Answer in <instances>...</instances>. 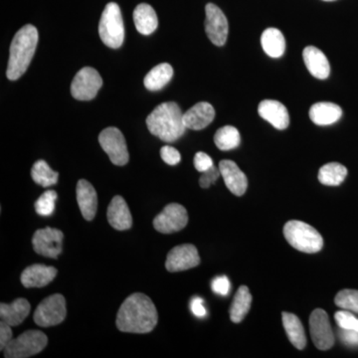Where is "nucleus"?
<instances>
[{
	"label": "nucleus",
	"mask_w": 358,
	"mask_h": 358,
	"mask_svg": "<svg viewBox=\"0 0 358 358\" xmlns=\"http://www.w3.org/2000/svg\"><path fill=\"white\" fill-rule=\"evenodd\" d=\"M284 236L288 243L303 253H317L324 247V239L319 231L299 220H292L284 226Z\"/></svg>",
	"instance_id": "20e7f679"
},
{
	"label": "nucleus",
	"mask_w": 358,
	"mask_h": 358,
	"mask_svg": "<svg viewBox=\"0 0 358 358\" xmlns=\"http://www.w3.org/2000/svg\"><path fill=\"white\" fill-rule=\"evenodd\" d=\"M31 178L37 185L49 187L58 182L59 173L54 171L45 160H37L32 166Z\"/></svg>",
	"instance_id": "c756f323"
},
{
	"label": "nucleus",
	"mask_w": 358,
	"mask_h": 358,
	"mask_svg": "<svg viewBox=\"0 0 358 358\" xmlns=\"http://www.w3.org/2000/svg\"><path fill=\"white\" fill-rule=\"evenodd\" d=\"M48 338L46 334L40 331H25L16 338H13L4 348L6 358H27L38 355L46 348Z\"/></svg>",
	"instance_id": "423d86ee"
},
{
	"label": "nucleus",
	"mask_w": 358,
	"mask_h": 358,
	"mask_svg": "<svg viewBox=\"0 0 358 358\" xmlns=\"http://www.w3.org/2000/svg\"><path fill=\"white\" fill-rule=\"evenodd\" d=\"M348 176V169L338 162H329L320 167L319 180L327 186H338Z\"/></svg>",
	"instance_id": "c85d7f7f"
},
{
	"label": "nucleus",
	"mask_w": 358,
	"mask_h": 358,
	"mask_svg": "<svg viewBox=\"0 0 358 358\" xmlns=\"http://www.w3.org/2000/svg\"><path fill=\"white\" fill-rule=\"evenodd\" d=\"M220 176V169L213 166L208 171L202 173L201 178L199 179V185L202 188L210 187L212 185H214L217 181Z\"/></svg>",
	"instance_id": "e433bc0d"
},
{
	"label": "nucleus",
	"mask_w": 358,
	"mask_h": 358,
	"mask_svg": "<svg viewBox=\"0 0 358 358\" xmlns=\"http://www.w3.org/2000/svg\"><path fill=\"white\" fill-rule=\"evenodd\" d=\"M13 336L11 326L1 320V322H0V350H4L6 345L13 341Z\"/></svg>",
	"instance_id": "58836bf2"
},
{
	"label": "nucleus",
	"mask_w": 358,
	"mask_h": 358,
	"mask_svg": "<svg viewBox=\"0 0 358 358\" xmlns=\"http://www.w3.org/2000/svg\"><path fill=\"white\" fill-rule=\"evenodd\" d=\"M99 34L103 44L117 49L124 43V27L121 8L115 2L106 6L99 23Z\"/></svg>",
	"instance_id": "39448f33"
},
{
	"label": "nucleus",
	"mask_w": 358,
	"mask_h": 358,
	"mask_svg": "<svg viewBox=\"0 0 358 358\" xmlns=\"http://www.w3.org/2000/svg\"><path fill=\"white\" fill-rule=\"evenodd\" d=\"M263 50L272 58H280L284 55L286 41L284 35L277 28H268L261 36Z\"/></svg>",
	"instance_id": "a878e982"
},
{
	"label": "nucleus",
	"mask_w": 358,
	"mask_h": 358,
	"mask_svg": "<svg viewBox=\"0 0 358 358\" xmlns=\"http://www.w3.org/2000/svg\"><path fill=\"white\" fill-rule=\"evenodd\" d=\"M334 319L339 329L358 331V319L350 310H343L336 312Z\"/></svg>",
	"instance_id": "72a5a7b5"
},
{
	"label": "nucleus",
	"mask_w": 358,
	"mask_h": 358,
	"mask_svg": "<svg viewBox=\"0 0 358 358\" xmlns=\"http://www.w3.org/2000/svg\"><path fill=\"white\" fill-rule=\"evenodd\" d=\"M258 113L262 119L270 122L277 129H286L289 124L287 108L275 100H264L259 103Z\"/></svg>",
	"instance_id": "f3484780"
},
{
	"label": "nucleus",
	"mask_w": 358,
	"mask_h": 358,
	"mask_svg": "<svg viewBox=\"0 0 358 358\" xmlns=\"http://www.w3.org/2000/svg\"><path fill=\"white\" fill-rule=\"evenodd\" d=\"M214 143L220 150H231L239 147L241 136L239 131L232 126L219 129L214 136Z\"/></svg>",
	"instance_id": "7c9ffc66"
},
{
	"label": "nucleus",
	"mask_w": 358,
	"mask_h": 358,
	"mask_svg": "<svg viewBox=\"0 0 358 358\" xmlns=\"http://www.w3.org/2000/svg\"><path fill=\"white\" fill-rule=\"evenodd\" d=\"M334 303L343 310L358 313V291L343 289L336 294Z\"/></svg>",
	"instance_id": "473e14b6"
},
{
	"label": "nucleus",
	"mask_w": 358,
	"mask_h": 358,
	"mask_svg": "<svg viewBox=\"0 0 358 358\" xmlns=\"http://www.w3.org/2000/svg\"><path fill=\"white\" fill-rule=\"evenodd\" d=\"M102 86L103 79L98 71L94 68L85 67L73 79L71 94L76 100H93Z\"/></svg>",
	"instance_id": "6e6552de"
},
{
	"label": "nucleus",
	"mask_w": 358,
	"mask_h": 358,
	"mask_svg": "<svg viewBox=\"0 0 358 358\" xmlns=\"http://www.w3.org/2000/svg\"><path fill=\"white\" fill-rule=\"evenodd\" d=\"M310 333L313 345L320 350H329L334 345V336L329 315L322 308L313 310L310 317Z\"/></svg>",
	"instance_id": "9b49d317"
},
{
	"label": "nucleus",
	"mask_w": 358,
	"mask_h": 358,
	"mask_svg": "<svg viewBox=\"0 0 358 358\" xmlns=\"http://www.w3.org/2000/svg\"><path fill=\"white\" fill-rule=\"evenodd\" d=\"M38 44V31L31 24L23 26L13 37L9 50L6 76L11 81L20 79L29 67Z\"/></svg>",
	"instance_id": "f03ea898"
},
{
	"label": "nucleus",
	"mask_w": 358,
	"mask_h": 358,
	"mask_svg": "<svg viewBox=\"0 0 358 358\" xmlns=\"http://www.w3.org/2000/svg\"><path fill=\"white\" fill-rule=\"evenodd\" d=\"M324 1H334V0H324Z\"/></svg>",
	"instance_id": "79ce46f5"
},
{
	"label": "nucleus",
	"mask_w": 358,
	"mask_h": 358,
	"mask_svg": "<svg viewBox=\"0 0 358 358\" xmlns=\"http://www.w3.org/2000/svg\"><path fill=\"white\" fill-rule=\"evenodd\" d=\"M188 223L187 211L182 205L171 203L154 219L155 229L162 234H173L186 227Z\"/></svg>",
	"instance_id": "9d476101"
},
{
	"label": "nucleus",
	"mask_w": 358,
	"mask_h": 358,
	"mask_svg": "<svg viewBox=\"0 0 358 358\" xmlns=\"http://www.w3.org/2000/svg\"><path fill=\"white\" fill-rule=\"evenodd\" d=\"M76 194L82 215L87 221L93 220L98 209V195L95 188L89 181L80 179L77 183Z\"/></svg>",
	"instance_id": "a211bd4d"
},
{
	"label": "nucleus",
	"mask_w": 358,
	"mask_h": 358,
	"mask_svg": "<svg viewBox=\"0 0 358 358\" xmlns=\"http://www.w3.org/2000/svg\"><path fill=\"white\" fill-rule=\"evenodd\" d=\"M159 315L152 301L145 294L136 293L122 303L117 324L122 333L148 334L157 327Z\"/></svg>",
	"instance_id": "f257e3e1"
},
{
	"label": "nucleus",
	"mask_w": 358,
	"mask_h": 358,
	"mask_svg": "<svg viewBox=\"0 0 358 358\" xmlns=\"http://www.w3.org/2000/svg\"><path fill=\"white\" fill-rule=\"evenodd\" d=\"M67 315L66 300L60 294H52L39 303L34 313L35 324L41 327H55L64 322Z\"/></svg>",
	"instance_id": "0eeeda50"
},
{
	"label": "nucleus",
	"mask_w": 358,
	"mask_h": 358,
	"mask_svg": "<svg viewBox=\"0 0 358 358\" xmlns=\"http://www.w3.org/2000/svg\"><path fill=\"white\" fill-rule=\"evenodd\" d=\"M57 192L54 190H47L35 202L34 207L37 214L48 217L53 214L55 209V202L57 200Z\"/></svg>",
	"instance_id": "2f4dec72"
},
{
	"label": "nucleus",
	"mask_w": 358,
	"mask_h": 358,
	"mask_svg": "<svg viewBox=\"0 0 358 358\" xmlns=\"http://www.w3.org/2000/svg\"><path fill=\"white\" fill-rule=\"evenodd\" d=\"M108 221L115 230L131 229L133 226V217L126 200L120 195L112 199L107 210Z\"/></svg>",
	"instance_id": "aec40b11"
},
{
	"label": "nucleus",
	"mask_w": 358,
	"mask_h": 358,
	"mask_svg": "<svg viewBox=\"0 0 358 358\" xmlns=\"http://www.w3.org/2000/svg\"><path fill=\"white\" fill-rule=\"evenodd\" d=\"M211 288L214 293L220 294V296H227L230 293V281L226 275H219L216 277L211 282Z\"/></svg>",
	"instance_id": "c9c22d12"
},
{
	"label": "nucleus",
	"mask_w": 358,
	"mask_h": 358,
	"mask_svg": "<svg viewBox=\"0 0 358 358\" xmlns=\"http://www.w3.org/2000/svg\"><path fill=\"white\" fill-rule=\"evenodd\" d=\"M134 21L136 30L143 35H150L159 25L157 15L150 4L141 3L134 11Z\"/></svg>",
	"instance_id": "b1692460"
},
{
	"label": "nucleus",
	"mask_w": 358,
	"mask_h": 358,
	"mask_svg": "<svg viewBox=\"0 0 358 358\" xmlns=\"http://www.w3.org/2000/svg\"><path fill=\"white\" fill-rule=\"evenodd\" d=\"M57 273L51 266L35 264L23 271L20 280L25 288H43L55 279Z\"/></svg>",
	"instance_id": "dca6fc26"
},
{
	"label": "nucleus",
	"mask_w": 358,
	"mask_h": 358,
	"mask_svg": "<svg viewBox=\"0 0 358 358\" xmlns=\"http://www.w3.org/2000/svg\"><path fill=\"white\" fill-rule=\"evenodd\" d=\"M338 336L341 341L346 345H358V331L343 329L338 331Z\"/></svg>",
	"instance_id": "ea45409f"
},
{
	"label": "nucleus",
	"mask_w": 358,
	"mask_h": 358,
	"mask_svg": "<svg viewBox=\"0 0 358 358\" xmlns=\"http://www.w3.org/2000/svg\"><path fill=\"white\" fill-rule=\"evenodd\" d=\"M221 176L226 186L233 194L242 196L248 187V179L246 174L232 160H221L219 164Z\"/></svg>",
	"instance_id": "2eb2a0df"
},
{
	"label": "nucleus",
	"mask_w": 358,
	"mask_h": 358,
	"mask_svg": "<svg viewBox=\"0 0 358 358\" xmlns=\"http://www.w3.org/2000/svg\"><path fill=\"white\" fill-rule=\"evenodd\" d=\"M29 301L25 299H16L11 303H1L0 305V317L9 326H20L24 322L30 313Z\"/></svg>",
	"instance_id": "4be33fe9"
},
{
	"label": "nucleus",
	"mask_w": 358,
	"mask_h": 358,
	"mask_svg": "<svg viewBox=\"0 0 358 358\" xmlns=\"http://www.w3.org/2000/svg\"><path fill=\"white\" fill-rule=\"evenodd\" d=\"M99 143L106 154L109 155L110 162L115 166H124L128 164L129 159L128 147H127L124 134L119 129L110 127V128L103 129L102 133L99 136Z\"/></svg>",
	"instance_id": "1a4fd4ad"
},
{
	"label": "nucleus",
	"mask_w": 358,
	"mask_h": 358,
	"mask_svg": "<svg viewBox=\"0 0 358 358\" xmlns=\"http://www.w3.org/2000/svg\"><path fill=\"white\" fill-rule=\"evenodd\" d=\"M190 310L197 317H204L207 313L206 308L204 307V301L199 296H195L190 301Z\"/></svg>",
	"instance_id": "a19ab883"
},
{
	"label": "nucleus",
	"mask_w": 358,
	"mask_h": 358,
	"mask_svg": "<svg viewBox=\"0 0 358 358\" xmlns=\"http://www.w3.org/2000/svg\"><path fill=\"white\" fill-rule=\"evenodd\" d=\"M282 326L286 329L287 336L292 345L298 350H303L307 345L305 329L300 319L291 313H282Z\"/></svg>",
	"instance_id": "393cba45"
},
{
	"label": "nucleus",
	"mask_w": 358,
	"mask_h": 358,
	"mask_svg": "<svg viewBox=\"0 0 358 358\" xmlns=\"http://www.w3.org/2000/svg\"><path fill=\"white\" fill-rule=\"evenodd\" d=\"M341 115L343 110L334 103H317L310 109V119L317 126L333 124L341 119Z\"/></svg>",
	"instance_id": "5701e85b"
},
{
	"label": "nucleus",
	"mask_w": 358,
	"mask_h": 358,
	"mask_svg": "<svg viewBox=\"0 0 358 358\" xmlns=\"http://www.w3.org/2000/svg\"><path fill=\"white\" fill-rule=\"evenodd\" d=\"M252 305V296L248 287L241 286L235 294L230 308V319L235 324H239L246 317Z\"/></svg>",
	"instance_id": "cd10ccee"
},
{
	"label": "nucleus",
	"mask_w": 358,
	"mask_h": 358,
	"mask_svg": "<svg viewBox=\"0 0 358 358\" xmlns=\"http://www.w3.org/2000/svg\"><path fill=\"white\" fill-rule=\"evenodd\" d=\"M199 264L200 257L196 247L192 244H183L169 251L166 268L169 272H182L197 267Z\"/></svg>",
	"instance_id": "4468645a"
},
{
	"label": "nucleus",
	"mask_w": 358,
	"mask_h": 358,
	"mask_svg": "<svg viewBox=\"0 0 358 358\" xmlns=\"http://www.w3.org/2000/svg\"><path fill=\"white\" fill-rule=\"evenodd\" d=\"M215 117V110L210 103L201 102L190 108L183 114L186 129L200 131L208 127Z\"/></svg>",
	"instance_id": "6ab92c4d"
},
{
	"label": "nucleus",
	"mask_w": 358,
	"mask_h": 358,
	"mask_svg": "<svg viewBox=\"0 0 358 358\" xmlns=\"http://www.w3.org/2000/svg\"><path fill=\"white\" fill-rule=\"evenodd\" d=\"M206 20H205V31L209 40L216 46H223L227 41L229 25L225 14L217 6L207 4L205 7Z\"/></svg>",
	"instance_id": "ddd939ff"
},
{
	"label": "nucleus",
	"mask_w": 358,
	"mask_h": 358,
	"mask_svg": "<svg viewBox=\"0 0 358 358\" xmlns=\"http://www.w3.org/2000/svg\"><path fill=\"white\" fill-rule=\"evenodd\" d=\"M213 159L205 152H199L194 157V167L199 173H204L213 166Z\"/></svg>",
	"instance_id": "4c0bfd02"
},
{
	"label": "nucleus",
	"mask_w": 358,
	"mask_h": 358,
	"mask_svg": "<svg viewBox=\"0 0 358 358\" xmlns=\"http://www.w3.org/2000/svg\"><path fill=\"white\" fill-rule=\"evenodd\" d=\"M150 134L166 143H173L185 134L186 129L183 113L178 103H160L147 117Z\"/></svg>",
	"instance_id": "7ed1b4c3"
},
{
	"label": "nucleus",
	"mask_w": 358,
	"mask_h": 358,
	"mask_svg": "<svg viewBox=\"0 0 358 358\" xmlns=\"http://www.w3.org/2000/svg\"><path fill=\"white\" fill-rule=\"evenodd\" d=\"M303 61L308 72L320 80H326L331 74V65L327 56L315 46H308L303 49Z\"/></svg>",
	"instance_id": "412c9836"
},
{
	"label": "nucleus",
	"mask_w": 358,
	"mask_h": 358,
	"mask_svg": "<svg viewBox=\"0 0 358 358\" xmlns=\"http://www.w3.org/2000/svg\"><path fill=\"white\" fill-rule=\"evenodd\" d=\"M173 77V69L167 63L155 66L145 77V88L150 91H159L171 82Z\"/></svg>",
	"instance_id": "bb28decb"
},
{
	"label": "nucleus",
	"mask_w": 358,
	"mask_h": 358,
	"mask_svg": "<svg viewBox=\"0 0 358 358\" xmlns=\"http://www.w3.org/2000/svg\"><path fill=\"white\" fill-rule=\"evenodd\" d=\"M160 157L169 166H176L181 160L180 152L176 148L166 145L160 150Z\"/></svg>",
	"instance_id": "f704fd0d"
},
{
	"label": "nucleus",
	"mask_w": 358,
	"mask_h": 358,
	"mask_svg": "<svg viewBox=\"0 0 358 358\" xmlns=\"http://www.w3.org/2000/svg\"><path fill=\"white\" fill-rule=\"evenodd\" d=\"M63 238L62 231L55 228L36 230L32 238L33 249L39 255L56 259L62 253Z\"/></svg>",
	"instance_id": "f8f14e48"
}]
</instances>
